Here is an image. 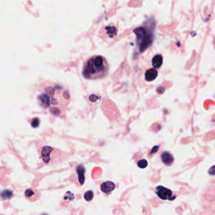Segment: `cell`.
Segmentation results:
<instances>
[{
	"instance_id": "obj_1",
	"label": "cell",
	"mask_w": 215,
	"mask_h": 215,
	"mask_svg": "<svg viewBox=\"0 0 215 215\" xmlns=\"http://www.w3.org/2000/svg\"><path fill=\"white\" fill-rule=\"evenodd\" d=\"M109 65L102 56H94L87 59L83 68L84 78L89 80H99L105 77L109 73Z\"/></svg>"
},
{
	"instance_id": "obj_2",
	"label": "cell",
	"mask_w": 215,
	"mask_h": 215,
	"mask_svg": "<svg viewBox=\"0 0 215 215\" xmlns=\"http://www.w3.org/2000/svg\"><path fill=\"white\" fill-rule=\"evenodd\" d=\"M69 93L67 90H63L61 87H49L45 90L44 92L41 93L38 97V100L40 105L44 108H50L51 105L57 107L59 103L62 105H64L59 102V100L65 101L68 102Z\"/></svg>"
},
{
	"instance_id": "obj_3",
	"label": "cell",
	"mask_w": 215,
	"mask_h": 215,
	"mask_svg": "<svg viewBox=\"0 0 215 215\" xmlns=\"http://www.w3.org/2000/svg\"><path fill=\"white\" fill-rule=\"evenodd\" d=\"M135 32L137 34V36L139 39H141V43L140 44V50L143 51V50L148 48L150 45L152 39L150 37V35H148L147 32L145 30V28L143 27H139L135 30Z\"/></svg>"
},
{
	"instance_id": "obj_4",
	"label": "cell",
	"mask_w": 215,
	"mask_h": 215,
	"mask_svg": "<svg viewBox=\"0 0 215 215\" xmlns=\"http://www.w3.org/2000/svg\"><path fill=\"white\" fill-rule=\"evenodd\" d=\"M156 194L163 200L173 201L175 199V195H172V191L169 189L159 185L156 187Z\"/></svg>"
},
{
	"instance_id": "obj_5",
	"label": "cell",
	"mask_w": 215,
	"mask_h": 215,
	"mask_svg": "<svg viewBox=\"0 0 215 215\" xmlns=\"http://www.w3.org/2000/svg\"><path fill=\"white\" fill-rule=\"evenodd\" d=\"M54 150V148L50 146H44L42 148L41 151V158L45 164H49L51 161V154Z\"/></svg>"
},
{
	"instance_id": "obj_6",
	"label": "cell",
	"mask_w": 215,
	"mask_h": 215,
	"mask_svg": "<svg viewBox=\"0 0 215 215\" xmlns=\"http://www.w3.org/2000/svg\"><path fill=\"white\" fill-rule=\"evenodd\" d=\"M116 187V184L112 181L104 182L100 185V190L103 193L109 194L110 192L114 190Z\"/></svg>"
},
{
	"instance_id": "obj_7",
	"label": "cell",
	"mask_w": 215,
	"mask_h": 215,
	"mask_svg": "<svg viewBox=\"0 0 215 215\" xmlns=\"http://www.w3.org/2000/svg\"><path fill=\"white\" fill-rule=\"evenodd\" d=\"M76 172L78 175V181H79L80 184L83 185L85 180V168L83 165H79L76 168Z\"/></svg>"
},
{
	"instance_id": "obj_8",
	"label": "cell",
	"mask_w": 215,
	"mask_h": 215,
	"mask_svg": "<svg viewBox=\"0 0 215 215\" xmlns=\"http://www.w3.org/2000/svg\"><path fill=\"white\" fill-rule=\"evenodd\" d=\"M161 158H162L163 163H164L165 165H171L174 160L173 156H172L170 153L167 152V151H165L164 153H162V154L161 155Z\"/></svg>"
},
{
	"instance_id": "obj_9",
	"label": "cell",
	"mask_w": 215,
	"mask_h": 215,
	"mask_svg": "<svg viewBox=\"0 0 215 215\" xmlns=\"http://www.w3.org/2000/svg\"><path fill=\"white\" fill-rule=\"evenodd\" d=\"M158 75V71L155 68H151L146 71L145 79L148 81H151L156 79Z\"/></svg>"
},
{
	"instance_id": "obj_10",
	"label": "cell",
	"mask_w": 215,
	"mask_h": 215,
	"mask_svg": "<svg viewBox=\"0 0 215 215\" xmlns=\"http://www.w3.org/2000/svg\"><path fill=\"white\" fill-rule=\"evenodd\" d=\"M163 63V57L161 55H156L152 59V65L154 68H159Z\"/></svg>"
},
{
	"instance_id": "obj_11",
	"label": "cell",
	"mask_w": 215,
	"mask_h": 215,
	"mask_svg": "<svg viewBox=\"0 0 215 215\" xmlns=\"http://www.w3.org/2000/svg\"><path fill=\"white\" fill-rule=\"evenodd\" d=\"M107 33L110 37H113L116 36L117 34V30L114 27H106Z\"/></svg>"
},
{
	"instance_id": "obj_12",
	"label": "cell",
	"mask_w": 215,
	"mask_h": 215,
	"mask_svg": "<svg viewBox=\"0 0 215 215\" xmlns=\"http://www.w3.org/2000/svg\"><path fill=\"white\" fill-rule=\"evenodd\" d=\"M13 192L10 190H5L3 191L1 194V196L3 199H9L13 196Z\"/></svg>"
},
{
	"instance_id": "obj_13",
	"label": "cell",
	"mask_w": 215,
	"mask_h": 215,
	"mask_svg": "<svg viewBox=\"0 0 215 215\" xmlns=\"http://www.w3.org/2000/svg\"><path fill=\"white\" fill-rule=\"evenodd\" d=\"M93 193L92 191H88L84 194V199L86 201H90L93 199Z\"/></svg>"
},
{
	"instance_id": "obj_14",
	"label": "cell",
	"mask_w": 215,
	"mask_h": 215,
	"mask_svg": "<svg viewBox=\"0 0 215 215\" xmlns=\"http://www.w3.org/2000/svg\"><path fill=\"white\" fill-rule=\"evenodd\" d=\"M138 166L141 168H145L148 166V162L145 159L141 160L138 162Z\"/></svg>"
},
{
	"instance_id": "obj_15",
	"label": "cell",
	"mask_w": 215,
	"mask_h": 215,
	"mask_svg": "<svg viewBox=\"0 0 215 215\" xmlns=\"http://www.w3.org/2000/svg\"><path fill=\"white\" fill-rule=\"evenodd\" d=\"M25 196L27 197V198H29V197H31L32 195H34V191L32 189H27L25 191Z\"/></svg>"
},
{
	"instance_id": "obj_16",
	"label": "cell",
	"mask_w": 215,
	"mask_h": 215,
	"mask_svg": "<svg viewBox=\"0 0 215 215\" xmlns=\"http://www.w3.org/2000/svg\"><path fill=\"white\" fill-rule=\"evenodd\" d=\"M39 125V120L38 119H34L32 122V126L33 128H37Z\"/></svg>"
},
{
	"instance_id": "obj_17",
	"label": "cell",
	"mask_w": 215,
	"mask_h": 215,
	"mask_svg": "<svg viewBox=\"0 0 215 215\" xmlns=\"http://www.w3.org/2000/svg\"><path fill=\"white\" fill-rule=\"evenodd\" d=\"M208 174H209L210 175H215V165L211 167L209 171H208Z\"/></svg>"
},
{
	"instance_id": "obj_18",
	"label": "cell",
	"mask_w": 215,
	"mask_h": 215,
	"mask_svg": "<svg viewBox=\"0 0 215 215\" xmlns=\"http://www.w3.org/2000/svg\"><path fill=\"white\" fill-rule=\"evenodd\" d=\"M66 195H68V197H66V196H65L64 197V199L65 200H67V199H69L70 200H73V199L74 198V195L72 194V193H70V194H68V192H67V193H66Z\"/></svg>"
},
{
	"instance_id": "obj_19",
	"label": "cell",
	"mask_w": 215,
	"mask_h": 215,
	"mask_svg": "<svg viewBox=\"0 0 215 215\" xmlns=\"http://www.w3.org/2000/svg\"><path fill=\"white\" fill-rule=\"evenodd\" d=\"M158 148H159V146H154V147L153 148V149H151V153H156V151H157L158 150Z\"/></svg>"
}]
</instances>
